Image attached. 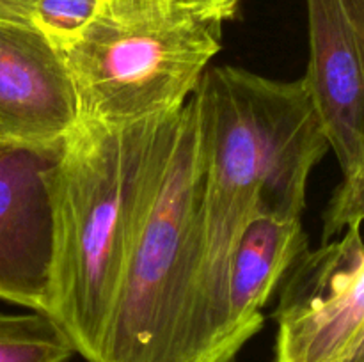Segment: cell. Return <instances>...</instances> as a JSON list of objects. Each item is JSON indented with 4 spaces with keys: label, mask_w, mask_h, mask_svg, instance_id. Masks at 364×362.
<instances>
[{
    "label": "cell",
    "mask_w": 364,
    "mask_h": 362,
    "mask_svg": "<svg viewBox=\"0 0 364 362\" xmlns=\"http://www.w3.org/2000/svg\"><path fill=\"white\" fill-rule=\"evenodd\" d=\"M39 2L41 0H0V23L32 28Z\"/></svg>",
    "instance_id": "12"
},
{
    "label": "cell",
    "mask_w": 364,
    "mask_h": 362,
    "mask_svg": "<svg viewBox=\"0 0 364 362\" xmlns=\"http://www.w3.org/2000/svg\"><path fill=\"white\" fill-rule=\"evenodd\" d=\"M308 251L301 219L256 213L242 231L228 273V325L238 350L263 327V307Z\"/></svg>",
    "instance_id": "9"
},
{
    "label": "cell",
    "mask_w": 364,
    "mask_h": 362,
    "mask_svg": "<svg viewBox=\"0 0 364 362\" xmlns=\"http://www.w3.org/2000/svg\"><path fill=\"white\" fill-rule=\"evenodd\" d=\"M203 133L199 241L191 300L194 362H235L228 273L256 213L301 219L308 180L329 151L304 77L272 80L235 66L206 70L194 92Z\"/></svg>",
    "instance_id": "1"
},
{
    "label": "cell",
    "mask_w": 364,
    "mask_h": 362,
    "mask_svg": "<svg viewBox=\"0 0 364 362\" xmlns=\"http://www.w3.org/2000/svg\"><path fill=\"white\" fill-rule=\"evenodd\" d=\"M226 21L174 0H102L60 48L78 121L123 128L180 110L223 48Z\"/></svg>",
    "instance_id": "3"
},
{
    "label": "cell",
    "mask_w": 364,
    "mask_h": 362,
    "mask_svg": "<svg viewBox=\"0 0 364 362\" xmlns=\"http://www.w3.org/2000/svg\"><path fill=\"white\" fill-rule=\"evenodd\" d=\"M77 124L60 50L34 28L0 23V144L59 148Z\"/></svg>",
    "instance_id": "8"
},
{
    "label": "cell",
    "mask_w": 364,
    "mask_h": 362,
    "mask_svg": "<svg viewBox=\"0 0 364 362\" xmlns=\"http://www.w3.org/2000/svg\"><path fill=\"white\" fill-rule=\"evenodd\" d=\"M174 2L185 7H194V9L215 11V13L224 14L228 20H231L237 14L242 0H174Z\"/></svg>",
    "instance_id": "13"
},
{
    "label": "cell",
    "mask_w": 364,
    "mask_h": 362,
    "mask_svg": "<svg viewBox=\"0 0 364 362\" xmlns=\"http://www.w3.org/2000/svg\"><path fill=\"white\" fill-rule=\"evenodd\" d=\"M73 344L50 316L0 314V362H70Z\"/></svg>",
    "instance_id": "10"
},
{
    "label": "cell",
    "mask_w": 364,
    "mask_h": 362,
    "mask_svg": "<svg viewBox=\"0 0 364 362\" xmlns=\"http://www.w3.org/2000/svg\"><path fill=\"white\" fill-rule=\"evenodd\" d=\"M345 2H347L350 13L354 14L355 21L364 27V0H345Z\"/></svg>",
    "instance_id": "14"
},
{
    "label": "cell",
    "mask_w": 364,
    "mask_h": 362,
    "mask_svg": "<svg viewBox=\"0 0 364 362\" xmlns=\"http://www.w3.org/2000/svg\"><path fill=\"white\" fill-rule=\"evenodd\" d=\"M203 133L196 96L181 106L142 215L116 305L92 362H194L191 300L199 241Z\"/></svg>",
    "instance_id": "4"
},
{
    "label": "cell",
    "mask_w": 364,
    "mask_h": 362,
    "mask_svg": "<svg viewBox=\"0 0 364 362\" xmlns=\"http://www.w3.org/2000/svg\"><path fill=\"white\" fill-rule=\"evenodd\" d=\"M59 148L0 144V300L46 314L53 261L52 172Z\"/></svg>",
    "instance_id": "7"
},
{
    "label": "cell",
    "mask_w": 364,
    "mask_h": 362,
    "mask_svg": "<svg viewBox=\"0 0 364 362\" xmlns=\"http://www.w3.org/2000/svg\"><path fill=\"white\" fill-rule=\"evenodd\" d=\"M116 2H119V0H116Z\"/></svg>",
    "instance_id": "15"
},
{
    "label": "cell",
    "mask_w": 364,
    "mask_h": 362,
    "mask_svg": "<svg viewBox=\"0 0 364 362\" xmlns=\"http://www.w3.org/2000/svg\"><path fill=\"white\" fill-rule=\"evenodd\" d=\"M306 85L343 181L336 190L364 199V27L345 0H306Z\"/></svg>",
    "instance_id": "6"
},
{
    "label": "cell",
    "mask_w": 364,
    "mask_h": 362,
    "mask_svg": "<svg viewBox=\"0 0 364 362\" xmlns=\"http://www.w3.org/2000/svg\"><path fill=\"white\" fill-rule=\"evenodd\" d=\"M102 0H41L32 28L41 32L57 48H64L96 16Z\"/></svg>",
    "instance_id": "11"
},
{
    "label": "cell",
    "mask_w": 364,
    "mask_h": 362,
    "mask_svg": "<svg viewBox=\"0 0 364 362\" xmlns=\"http://www.w3.org/2000/svg\"><path fill=\"white\" fill-rule=\"evenodd\" d=\"M361 224L304 251L288 270L274 362H364Z\"/></svg>",
    "instance_id": "5"
},
{
    "label": "cell",
    "mask_w": 364,
    "mask_h": 362,
    "mask_svg": "<svg viewBox=\"0 0 364 362\" xmlns=\"http://www.w3.org/2000/svg\"><path fill=\"white\" fill-rule=\"evenodd\" d=\"M181 110V109H180ZM123 128L78 121L52 172L53 261L46 316L95 361L178 112Z\"/></svg>",
    "instance_id": "2"
}]
</instances>
